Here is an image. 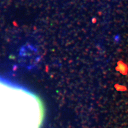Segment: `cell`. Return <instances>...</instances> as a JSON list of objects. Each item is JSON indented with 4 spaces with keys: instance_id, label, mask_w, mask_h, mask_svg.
I'll list each match as a JSON object with an SVG mask.
<instances>
[{
    "instance_id": "cell-1",
    "label": "cell",
    "mask_w": 128,
    "mask_h": 128,
    "mask_svg": "<svg viewBox=\"0 0 128 128\" xmlns=\"http://www.w3.org/2000/svg\"><path fill=\"white\" fill-rule=\"evenodd\" d=\"M117 70L120 72L122 74L127 76L128 74V66L126 64L124 63L122 61L118 62V66Z\"/></svg>"
},
{
    "instance_id": "cell-2",
    "label": "cell",
    "mask_w": 128,
    "mask_h": 128,
    "mask_svg": "<svg viewBox=\"0 0 128 128\" xmlns=\"http://www.w3.org/2000/svg\"><path fill=\"white\" fill-rule=\"evenodd\" d=\"M124 88H126V87H124H124H123V86H120V85H119V91H126V89H124Z\"/></svg>"
}]
</instances>
